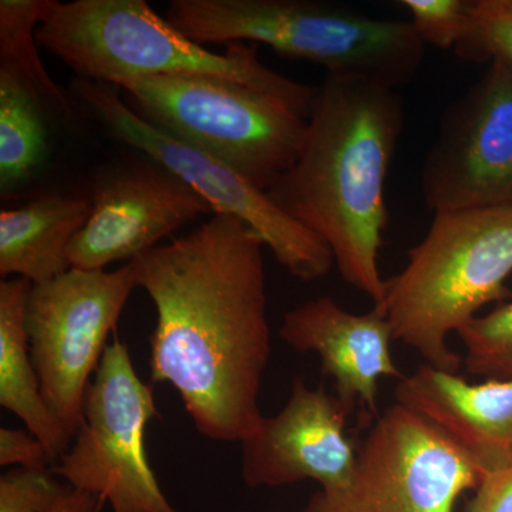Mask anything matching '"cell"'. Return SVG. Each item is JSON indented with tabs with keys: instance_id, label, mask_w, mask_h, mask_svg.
<instances>
[{
	"instance_id": "obj_3",
	"label": "cell",
	"mask_w": 512,
	"mask_h": 512,
	"mask_svg": "<svg viewBox=\"0 0 512 512\" xmlns=\"http://www.w3.org/2000/svg\"><path fill=\"white\" fill-rule=\"evenodd\" d=\"M36 40L77 79L90 82L148 76L217 80L276 97L306 119L318 89L269 69L245 43H229L224 53L205 49L157 15L146 0H53Z\"/></svg>"
},
{
	"instance_id": "obj_12",
	"label": "cell",
	"mask_w": 512,
	"mask_h": 512,
	"mask_svg": "<svg viewBox=\"0 0 512 512\" xmlns=\"http://www.w3.org/2000/svg\"><path fill=\"white\" fill-rule=\"evenodd\" d=\"M90 200L89 220L69 248L70 265L84 271L133 261L184 225L214 215L194 188L156 161L114 168Z\"/></svg>"
},
{
	"instance_id": "obj_11",
	"label": "cell",
	"mask_w": 512,
	"mask_h": 512,
	"mask_svg": "<svg viewBox=\"0 0 512 512\" xmlns=\"http://www.w3.org/2000/svg\"><path fill=\"white\" fill-rule=\"evenodd\" d=\"M437 212L512 207V67L494 59L444 109L420 173Z\"/></svg>"
},
{
	"instance_id": "obj_22",
	"label": "cell",
	"mask_w": 512,
	"mask_h": 512,
	"mask_svg": "<svg viewBox=\"0 0 512 512\" xmlns=\"http://www.w3.org/2000/svg\"><path fill=\"white\" fill-rule=\"evenodd\" d=\"M412 26L424 45L453 50L471 30V0H402Z\"/></svg>"
},
{
	"instance_id": "obj_18",
	"label": "cell",
	"mask_w": 512,
	"mask_h": 512,
	"mask_svg": "<svg viewBox=\"0 0 512 512\" xmlns=\"http://www.w3.org/2000/svg\"><path fill=\"white\" fill-rule=\"evenodd\" d=\"M47 156L42 104L22 80L0 69V187L15 190Z\"/></svg>"
},
{
	"instance_id": "obj_10",
	"label": "cell",
	"mask_w": 512,
	"mask_h": 512,
	"mask_svg": "<svg viewBox=\"0 0 512 512\" xmlns=\"http://www.w3.org/2000/svg\"><path fill=\"white\" fill-rule=\"evenodd\" d=\"M134 289L130 262L116 271L72 268L30 288V353L43 396L73 439L82 426L84 397L109 346L107 339Z\"/></svg>"
},
{
	"instance_id": "obj_8",
	"label": "cell",
	"mask_w": 512,
	"mask_h": 512,
	"mask_svg": "<svg viewBox=\"0 0 512 512\" xmlns=\"http://www.w3.org/2000/svg\"><path fill=\"white\" fill-rule=\"evenodd\" d=\"M157 416L153 384L138 377L127 346L114 339L87 389L82 426L57 461L56 474L113 512H178L147 457V426Z\"/></svg>"
},
{
	"instance_id": "obj_19",
	"label": "cell",
	"mask_w": 512,
	"mask_h": 512,
	"mask_svg": "<svg viewBox=\"0 0 512 512\" xmlns=\"http://www.w3.org/2000/svg\"><path fill=\"white\" fill-rule=\"evenodd\" d=\"M52 5L53 0L0 2V69L18 76L42 106L46 104L63 116H70L69 100L43 66L36 40V30Z\"/></svg>"
},
{
	"instance_id": "obj_21",
	"label": "cell",
	"mask_w": 512,
	"mask_h": 512,
	"mask_svg": "<svg viewBox=\"0 0 512 512\" xmlns=\"http://www.w3.org/2000/svg\"><path fill=\"white\" fill-rule=\"evenodd\" d=\"M454 53L466 62L501 59L512 67V0H471V30Z\"/></svg>"
},
{
	"instance_id": "obj_4",
	"label": "cell",
	"mask_w": 512,
	"mask_h": 512,
	"mask_svg": "<svg viewBox=\"0 0 512 512\" xmlns=\"http://www.w3.org/2000/svg\"><path fill=\"white\" fill-rule=\"evenodd\" d=\"M164 18L201 46L262 43L326 74L396 90L416 79L426 52L410 20L322 0H171Z\"/></svg>"
},
{
	"instance_id": "obj_6",
	"label": "cell",
	"mask_w": 512,
	"mask_h": 512,
	"mask_svg": "<svg viewBox=\"0 0 512 512\" xmlns=\"http://www.w3.org/2000/svg\"><path fill=\"white\" fill-rule=\"evenodd\" d=\"M113 86L151 126L268 192L295 164L308 119L285 101L198 77H126Z\"/></svg>"
},
{
	"instance_id": "obj_17",
	"label": "cell",
	"mask_w": 512,
	"mask_h": 512,
	"mask_svg": "<svg viewBox=\"0 0 512 512\" xmlns=\"http://www.w3.org/2000/svg\"><path fill=\"white\" fill-rule=\"evenodd\" d=\"M32 284L20 278L0 282V404L25 423L55 464L73 437L47 404L30 353L26 305Z\"/></svg>"
},
{
	"instance_id": "obj_14",
	"label": "cell",
	"mask_w": 512,
	"mask_h": 512,
	"mask_svg": "<svg viewBox=\"0 0 512 512\" xmlns=\"http://www.w3.org/2000/svg\"><path fill=\"white\" fill-rule=\"evenodd\" d=\"M279 335L296 352L320 357L323 375L350 414L360 407L375 420L379 380L404 376L394 362L392 326L377 308L352 313L328 296L311 299L285 313Z\"/></svg>"
},
{
	"instance_id": "obj_1",
	"label": "cell",
	"mask_w": 512,
	"mask_h": 512,
	"mask_svg": "<svg viewBox=\"0 0 512 512\" xmlns=\"http://www.w3.org/2000/svg\"><path fill=\"white\" fill-rule=\"evenodd\" d=\"M264 248L245 222L215 214L130 261L157 312L151 383L173 386L210 440L241 443L262 419L272 350Z\"/></svg>"
},
{
	"instance_id": "obj_7",
	"label": "cell",
	"mask_w": 512,
	"mask_h": 512,
	"mask_svg": "<svg viewBox=\"0 0 512 512\" xmlns=\"http://www.w3.org/2000/svg\"><path fill=\"white\" fill-rule=\"evenodd\" d=\"M483 474L456 441L402 404L373 420L345 484L299 512H456Z\"/></svg>"
},
{
	"instance_id": "obj_20",
	"label": "cell",
	"mask_w": 512,
	"mask_h": 512,
	"mask_svg": "<svg viewBox=\"0 0 512 512\" xmlns=\"http://www.w3.org/2000/svg\"><path fill=\"white\" fill-rule=\"evenodd\" d=\"M457 336L466 349L463 365L470 375L512 380V302L470 320Z\"/></svg>"
},
{
	"instance_id": "obj_15",
	"label": "cell",
	"mask_w": 512,
	"mask_h": 512,
	"mask_svg": "<svg viewBox=\"0 0 512 512\" xmlns=\"http://www.w3.org/2000/svg\"><path fill=\"white\" fill-rule=\"evenodd\" d=\"M394 397L456 441L483 476L512 467V380L471 383L423 363Z\"/></svg>"
},
{
	"instance_id": "obj_9",
	"label": "cell",
	"mask_w": 512,
	"mask_h": 512,
	"mask_svg": "<svg viewBox=\"0 0 512 512\" xmlns=\"http://www.w3.org/2000/svg\"><path fill=\"white\" fill-rule=\"evenodd\" d=\"M74 90L114 136L178 175L214 215L238 218L254 229L289 274L303 282L329 274L335 259L328 245L285 214L268 192L217 158L151 126L121 99L119 87L76 79Z\"/></svg>"
},
{
	"instance_id": "obj_24",
	"label": "cell",
	"mask_w": 512,
	"mask_h": 512,
	"mask_svg": "<svg viewBox=\"0 0 512 512\" xmlns=\"http://www.w3.org/2000/svg\"><path fill=\"white\" fill-rule=\"evenodd\" d=\"M49 464L46 447L29 430L0 429V466L45 471Z\"/></svg>"
},
{
	"instance_id": "obj_23",
	"label": "cell",
	"mask_w": 512,
	"mask_h": 512,
	"mask_svg": "<svg viewBox=\"0 0 512 512\" xmlns=\"http://www.w3.org/2000/svg\"><path fill=\"white\" fill-rule=\"evenodd\" d=\"M63 488L46 470L15 468L0 477V512H49Z\"/></svg>"
},
{
	"instance_id": "obj_13",
	"label": "cell",
	"mask_w": 512,
	"mask_h": 512,
	"mask_svg": "<svg viewBox=\"0 0 512 512\" xmlns=\"http://www.w3.org/2000/svg\"><path fill=\"white\" fill-rule=\"evenodd\" d=\"M350 413L322 386L293 380L284 409L259 420L241 441V474L251 488H276L303 480L332 490L348 481L359 447L346 434Z\"/></svg>"
},
{
	"instance_id": "obj_25",
	"label": "cell",
	"mask_w": 512,
	"mask_h": 512,
	"mask_svg": "<svg viewBox=\"0 0 512 512\" xmlns=\"http://www.w3.org/2000/svg\"><path fill=\"white\" fill-rule=\"evenodd\" d=\"M461 512H512V467L485 474Z\"/></svg>"
},
{
	"instance_id": "obj_2",
	"label": "cell",
	"mask_w": 512,
	"mask_h": 512,
	"mask_svg": "<svg viewBox=\"0 0 512 512\" xmlns=\"http://www.w3.org/2000/svg\"><path fill=\"white\" fill-rule=\"evenodd\" d=\"M406 120L399 90L326 74L295 164L268 190L285 214L322 239L346 284L380 309L379 256L389 224L387 174Z\"/></svg>"
},
{
	"instance_id": "obj_5",
	"label": "cell",
	"mask_w": 512,
	"mask_h": 512,
	"mask_svg": "<svg viewBox=\"0 0 512 512\" xmlns=\"http://www.w3.org/2000/svg\"><path fill=\"white\" fill-rule=\"evenodd\" d=\"M387 279L384 312L394 340L424 363L458 373L463 357L448 346L481 308L504 302L512 274V207L437 212L426 237Z\"/></svg>"
},
{
	"instance_id": "obj_26",
	"label": "cell",
	"mask_w": 512,
	"mask_h": 512,
	"mask_svg": "<svg viewBox=\"0 0 512 512\" xmlns=\"http://www.w3.org/2000/svg\"><path fill=\"white\" fill-rule=\"evenodd\" d=\"M104 504L99 497L64 485L59 500L49 512H100Z\"/></svg>"
},
{
	"instance_id": "obj_16",
	"label": "cell",
	"mask_w": 512,
	"mask_h": 512,
	"mask_svg": "<svg viewBox=\"0 0 512 512\" xmlns=\"http://www.w3.org/2000/svg\"><path fill=\"white\" fill-rule=\"evenodd\" d=\"M92 200L46 195L25 207L0 212V275L32 285L72 269L69 248L86 225Z\"/></svg>"
}]
</instances>
